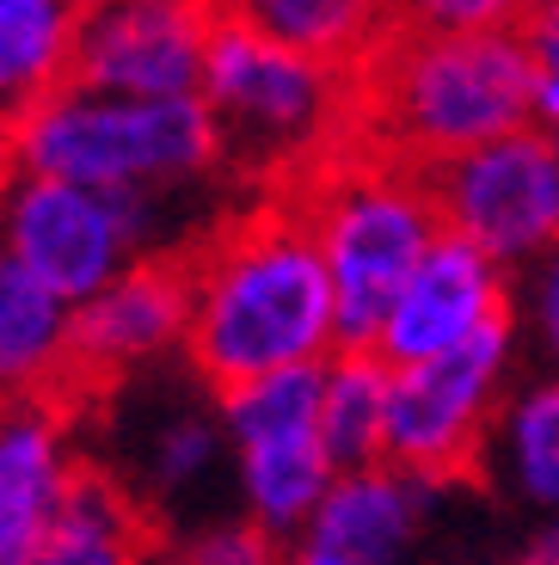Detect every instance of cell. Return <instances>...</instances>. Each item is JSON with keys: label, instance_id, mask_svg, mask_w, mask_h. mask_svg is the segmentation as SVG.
<instances>
[{"label": "cell", "instance_id": "cell-26", "mask_svg": "<svg viewBox=\"0 0 559 565\" xmlns=\"http://www.w3.org/2000/svg\"><path fill=\"white\" fill-rule=\"evenodd\" d=\"M289 565H350V559L338 547H326V541L302 535V541H289Z\"/></svg>", "mask_w": 559, "mask_h": 565}, {"label": "cell", "instance_id": "cell-5", "mask_svg": "<svg viewBox=\"0 0 559 565\" xmlns=\"http://www.w3.org/2000/svg\"><path fill=\"white\" fill-rule=\"evenodd\" d=\"M197 99L222 136V167L246 179H295L350 129V74L289 56L234 19H203Z\"/></svg>", "mask_w": 559, "mask_h": 565}, {"label": "cell", "instance_id": "cell-14", "mask_svg": "<svg viewBox=\"0 0 559 565\" xmlns=\"http://www.w3.org/2000/svg\"><path fill=\"white\" fill-rule=\"evenodd\" d=\"M197 19H234L265 43L350 74L388 38V0H191Z\"/></svg>", "mask_w": 559, "mask_h": 565}, {"label": "cell", "instance_id": "cell-10", "mask_svg": "<svg viewBox=\"0 0 559 565\" xmlns=\"http://www.w3.org/2000/svg\"><path fill=\"white\" fill-rule=\"evenodd\" d=\"M191 246L141 258L105 296L74 308L68 394L117 387L141 369H155L167 351H184V332H191Z\"/></svg>", "mask_w": 559, "mask_h": 565}, {"label": "cell", "instance_id": "cell-2", "mask_svg": "<svg viewBox=\"0 0 559 565\" xmlns=\"http://www.w3.org/2000/svg\"><path fill=\"white\" fill-rule=\"evenodd\" d=\"M517 129H541L535 56L517 31H388L350 68L345 141L424 172Z\"/></svg>", "mask_w": 559, "mask_h": 565}, {"label": "cell", "instance_id": "cell-15", "mask_svg": "<svg viewBox=\"0 0 559 565\" xmlns=\"http://www.w3.org/2000/svg\"><path fill=\"white\" fill-rule=\"evenodd\" d=\"M74 308L0 246V399L68 394Z\"/></svg>", "mask_w": 559, "mask_h": 565}, {"label": "cell", "instance_id": "cell-1", "mask_svg": "<svg viewBox=\"0 0 559 565\" xmlns=\"http://www.w3.org/2000/svg\"><path fill=\"white\" fill-rule=\"evenodd\" d=\"M338 351V296L308 215L289 191L240 210L191 246L184 363L210 394L259 375L326 363Z\"/></svg>", "mask_w": 559, "mask_h": 565}, {"label": "cell", "instance_id": "cell-11", "mask_svg": "<svg viewBox=\"0 0 559 565\" xmlns=\"http://www.w3.org/2000/svg\"><path fill=\"white\" fill-rule=\"evenodd\" d=\"M504 313H517V282H510V270L492 265L479 246L443 234L431 246V258L412 270V282L400 289L393 313L381 320L376 356L388 369H419L431 356H449V351H462V344H474Z\"/></svg>", "mask_w": 559, "mask_h": 565}, {"label": "cell", "instance_id": "cell-3", "mask_svg": "<svg viewBox=\"0 0 559 565\" xmlns=\"http://www.w3.org/2000/svg\"><path fill=\"white\" fill-rule=\"evenodd\" d=\"M283 191L302 203L333 270L338 351H376L400 289L443 241V215L431 203L424 172L369 154L357 141H338L295 179H283Z\"/></svg>", "mask_w": 559, "mask_h": 565}, {"label": "cell", "instance_id": "cell-4", "mask_svg": "<svg viewBox=\"0 0 559 565\" xmlns=\"http://www.w3.org/2000/svg\"><path fill=\"white\" fill-rule=\"evenodd\" d=\"M0 172L81 191H172L222 172L203 99H86L62 93L0 141Z\"/></svg>", "mask_w": 559, "mask_h": 565}, {"label": "cell", "instance_id": "cell-18", "mask_svg": "<svg viewBox=\"0 0 559 565\" xmlns=\"http://www.w3.org/2000/svg\"><path fill=\"white\" fill-rule=\"evenodd\" d=\"M479 473H492L504 498L559 516V375H535L504 399Z\"/></svg>", "mask_w": 559, "mask_h": 565}, {"label": "cell", "instance_id": "cell-23", "mask_svg": "<svg viewBox=\"0 0 559 565\" xmlns=\"http://www.w3.org/2000/svg\"><path fill=\"white\" fill-rule=\"evenodd\" d=\"M172 565H289V541L265 523L234 516V523H203L172 547Z\"/></svg>", "mask_w": 559, "mask_h": 565}, {"label": "cell", "instance_id": "cell-17", "mask_svg": "<svg viewBox=\"0 0 559 565\" xmlns=\"http://www.w3.org/2000/svg\"><path fill=\"white\" fill-rule=\"evenodd\" d=\"M234 461L222 406H197V399H167L136 437V504H184L215 480V467Z\"/></svg>", "mask_w": 559, "mask_h": 565}, {"label": "cell", "instance_id": "cell-21", "mask_svg": "<svg viewBox=\"0 0 559 565\" xmlns=\"http://www.w3.org/2000/svg\"><path fill=\"white\" fill-rule=\"evenodd\" d=\"M388 406L393 369L376 351H333L320 394V437L333 449L338 473H363L388 461Z\"/></svg>", "mask_w": 559, "mask_h": 565}, {"label": "cell", "instance_id": "cell-22", "mask_svg": "<svg viewBox=\"0 0 559 565\" xmlns=\"http://www.w3.org/2000/svg\"><path fill=\"white\" fill-rule=\"evenodd\" d=\"M529 0H388V31H436V38H467V31H517Z\"/></svg>", "mask_w": 559, "mask_h": 565}, {"label": "cell", "instance_id": "cell-27", "mask_svg": "<svg viewBox=\"0 0 559 565\" xmlns=\"http://www.w3.org/2000/svg\"><path fill=\"white\" fill-rule=\"evenodd\" d=\"M523 565H559V516H547V529L529 541V553H523Z\"/></svg>", "mask_w": 559, "mask_h": 565}, {"label": "cell", "instance_id": "cell-28", "mask_svg": "<svg viewBox=\"0 0 559 565\" xmlns=\"http://www.w3.org/2000/svg\"><path fill=\"white\" fill-rule=\"evenodd\" d=\"M547 141H553V160H559V129H547Z\"/></svg>", "mask_w": 559, "mask_h": 565}, {"label": "cell", "instance_id": "cell-12", "mask_svg": "<svg viewBox=\"0 0 559 565\" xmlns=\"http://www.w3.org/2000/svg\"><path fill=\"white\" fill-rule=\"evenodd\" d=\"M81 473L68 394L0 399V565H31L50 547Z\"/></svg>", "mask_w": 559, "mask_h": 565}, {"label": "cell", "instance_id": "cell-7", "mask_svg": "<svg viewBox=\"0 0 559 565\" xmlns=\"http://www.w3.org/2000/svg\"><path fill=\"white\" fill-rule=\"evenodd\" d=\"M523 326L504 313L474 344L449 356H431L419 369H393V406H388V467H405L419 480H462L479 473L492 443V424L504 412V382L517 363Z\"/></svg>", "mask_w": 559, "mask_h": 565}, {"label": "cell", "instance_id": "cell-16", "mask_svg": "<svg viewBox=\"0 0 559 565\" xmlns=\"http://www.w3.org/2000/svg\"><path fill=\"white\" fill-rule=\"evenodd\" d=\"M234 486L240 510L252 523H265L271 535L302 541L320 516V504L338 486V461L326 449L320 430L302 437H265V443H240L234 449Z\"/></svg>", "mask_w": 559, "mask_h": 565}, {"label": "cell", "instance_id": "cell-6", "mask_svg": "<svg viewBox=\"0 0 559 565\" xmlns=\"http://www.w3.org/2000/svg\"><path fill=\"white\" fill-rule=\"evenodd\" d=\"M0 246L68 308H86L141 258L167 253L155 191H81L19 172H0Z\"/></svg>", "mask_w": 559, "mask_h": 565}, {"label": "cell", "instance_id": "cell-20", "mask_svg": "<svg viewBox=\"0 0 559 565\" xmlns=\"http://www.w3.org/2000/svg\"><path fill=\"white\" fill-rule=\"evenodd\" d=\"M155 553V516L136 504V492L105 467H86L62 529L31 565H148Z\"/></svg>", "mask_w": 559, "mask_h": 565}, {"label": "cell", "instance_id": "cell-29", "mask_svg": "<svg viewBox=\"0 0 559 565\" xmlns=\"http://www.w3.org/2000/svg\"><path fill=\"white\" fill-rule=\"evenodd\" d=\"M148 565H172V559H167V553H155V559H148Z\"/></svg>", "mask_w": 559, "mask_h": 565}, {"label": "cell", "instance_id": "cell-9", "mask_svg": "<svg viewBox=\"0 0 559 565\" xmlns=\"http://www.w3.org/2000/svg\"><path fill=\"white\" fill-rule=\"evenodd\" d=\"M203 31L210 25L197 19L191 0H74L62 93H86V99H197Z\"/></svg>", "mask_w": 559, "mask_h": 565}, {"label": "cell", "instance_id": "cell-13", "mask_svg": "<svg viewBox=\"0 0 559 565\" xmlns=\"http://www.w3.org/2000/svg\"><path fill=\"white\" fill-rule=\"evenodd\" d=\"M436 492H443L436 480H419L388 461L363 467V473H338L308 535L338 547L350 565H400L405 547L419 541L424 516L436 510Z\"/></svg>", "mask_w": 559, "mask_h": 565}, {"label": "cell", "instance_id": "cell-8", "mask_svg": "<svg viewBox=\"0 0 559 565\" xmlns=\"http://www.w3.org/2000/svg\"><path fill=\"white\" fill-rule=\"evenodd\" d=\"M443 234L479 246L492 265L529 270L559 246V160L547 129H517L474 154L424 167Z\"/></svg>", "mask_w": 559, "mask_h": 565}, {"label": "cell", "instance_id": "cell-25", "mask_svg": "<svg viewBox=\"0 0 559 565\" xmlns=\"http://www.w3.org/2000/svg\"><path fill=\"white\" fill-rule=\"evenodd\" d=\"M517 326L535 339V351L547 356V369L559 375V246L541 265L523 270L517 282Z\"/></svg>", "mask_w": 559, "mask_h": 565}, {"label": "cell", "instance_id": "cell-19", "mask_svg": "<svg viewBox=\"0 0 559 565\" xmlns=\"http://www.w3.org/2000/svg\"><path fill=\"white\" fill-rule=\"evenodd\" d=\"M74 0H0V141L62 93Z\"/></svg>", "mask_w": 559, "mask_h": 565}, {"label": "cell", "instance_id": "cell-24", "mask_svg": "<svg viewBox=\"0 0 559 565\" xmlns=\"http://www.w3.org/2000/svg\"><path fill=\"white\" fill-rule=\"evenodd\" d=\"M517 38L535 56V111L541 129H559V0H529L517 19Z\"/></svg>", "mask_w": 559, "mask_h": 565}]
</instances>
